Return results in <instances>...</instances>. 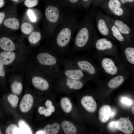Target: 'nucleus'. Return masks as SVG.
I'll return each instance as SVG.
<instances>
[{
	"mask_svg": "<svg viewBox=\"0 0 134 134\" xmlns=\"http://www.w3.org/2000/svg\"><path fill=\"white\" fill-rule=\"evenodd\" d=\"M124 79V78L122 75L117 76L112 78L109 81L108 86L110 88H116L123 83Z\"/></svg>",
	"mask_w": 134,
	"mask_h": 134,
	"instance_id": "nucleus-23",
	"label": "nucleus"
},
{
	"mask_svg": "<svg viewBox=\"0 0 134 134\" xmlns=\"http://www.w3.org/2000/svg\"><path fill=\"white\" fill-rule=\"evenodd\" d=\"M12 0L16 1V0Z\"/></svg>",
	"mask_w": 134,
	"mask_h": 134,
	"instance_id": "nucleus-51",
	"label": "nucleus"
},
{
	"mask_svg": "<svg viewBox=\"0 0 134 134\" xmlns=\"http://www.w3.org/2000/svg\"><path fill=\"white\" fill-rule=\"evenodd\" d=\"M4 24L7 27L13 30L18 29L20 26L19 21L15 18H10L6 19L4 22Z\"/></svg>",
	"mask_w": 134,
	"mask_h": 134,
	"instance_id": "nucleus-24",
	"label": "nucleus"
},
{
	"mask_svg": "<svg viewBox=\"0 0 134 134\" xmlns=\"http://www.w3.org/2000/svg\"><path fill=\"white\" fill-rule=\"evenodd\" d=\"M36 65L34 70L35 75L32 79V84L35 88L40 90L47 91L50 88V85L46 77L50 74Z\"/></svg>",
	"mask_w": 134,
	"mask_h": 134,
	"instance_id": "nucleus-6",
	"label": "nucleus"
},
{
	"mask_svg": "<svg viewBox=\"0 0 134 134\" xmlns=\"http://www.w3.org/2000/svg\"><path fill=\"white\" fill-rule=\"evenodd\" d=\"M111 108L107 105H102L99 111V119L102 123H105L109 120L110 116Z\"/></svg>",
	"mask_w": 134,
	"mask_h": 134,
	"instance_id": "nucleus-19",
	"label": "nucleus"
},
{
	"mask_svg": "<svg viewBox=\"0 0 134 134\" xmlns=\"http://www.w3.org/2000/svg\"><path fill=\"white\" fill-rule=\"evenodd\" d=\"M123 4H124L129 3H133L134 0H119Z\"/></svg>",
	"mask_w": 134,
	"mask_h": 134,
	"instance_id": "nucleus-42",
	"label": "nucleus"
},
{
	"mask_svg": "<svg viewBox=\"0 0 134 134\" xmlns=\"http://www.w3.org/2000/svg\"><path fill=\"white\" fill-rule=\"evenodd\" d=\"M119 0H109L106 7L102 8L105 11L125 21L131 22L132 11L122 6Z\"/></svg>",
	"mask_w": 134,
	"mask_h": 134,
	"instance_id": "nucleus-2",
	"label": "nucleus"
},
{
	"mask_svg": "<svg viewBox=\"0 0 134 134\" xmlns=\"http://www.w3.org/2000/svg\"><path fill=\"white\" fill-rule=\"evenodd\" d=\"M46 109L43 106H40L38 109V112L40 114L43 115L44 114Z\"/></svg>",
	"mask_w": 134,
	"mask_h": 134,
	"instance_id": "nucleus-39",
	"label": "nucleus"
},
{
	"mask_svg": "<svg viewBox=\"0 0 134 134\" xmlns=\"http://www.w3.org/2000/svg\"><path fill=\"white\" fill-rule=\"evenodd\" d=\"M114 24L127 40H130L133 34L132 27L125 21L121 19L111 18Z\"/></svg>",
	"mask_w": 134,
	"mask_h": 134,
	"instance_id": "nucleus-8",
	"label": "nucleus"
},
{
	"mask_svg": "<svg viewBox=\"0 0 134 134\" xmlns=\"http://www.w3.org/2000/svg\"><path fill=\"white\" fill-rule=\"evenodd\" d=\"M116 112L114 110H111L110 117L111 118H113L115 115Z\"/></svg>",
	"mask_w": 134,
	"mask_h": 134,
	"instance_id": "nucleus-43",
	"label": "nucleus"
},
{
	"mask_svg": "<svg viewBox=\"0 0 134 134\" xmlns=\"http://www.w3.org/2000/svg\"><path fill=\"white\" fill-rule=\"evenodd\" d=\"M96 26L100 33L105 36L113 37L111 34L107 16L99 11H95Z\"/></svg>",
	"mask_w": 134,
	"mask_h": 134,
	"instance_id": "nucleus-7",
	"label": "nucleus"
},
{
	"mask_svg": "<svg viewBox=\"0 0 134 134\" xmlns=\"http://www.w3.org/2000/svg\"><path fill=\"white\" fill-rule=\"evenodd\" d=\"M41 39V35L39 32H34L32 33L29 36V42L32 44L37 43Z\"/></svg>",
	"mask_w": 134,
	"mask_h": 134,
	"instance_id": "nucleus-29",
	"label": "nucleus"
},
{
	"mask_svg": "<svg viewBox=\"0 0 134 134\" xmlns=\"http://www.w3.org/2000/svg\"><path fill=\"white\" fill-rule=\"evenodd\" d=\"M38 3L37 0H26L24 2L25 5L29 7L35 6Z\"/></svg>",
	"mask_w": 134,
	"mask_h": 134,
	"instance_id": "nucleus-33",
	"label": "nucleus"
},
{
	"mask_svg": "<svg viewBox=\"0 0 134 134\" xmlns=\"http://www.w3.org/2000/svg\"><path fill=\"white\" fill-rule=\"evenodd\" d=\"M17 128V127L15 125H10L6 128L5 133L6 134H14Z\"/></svg>",
	"mask_w": 134,
	"mask_h": 134,
	"instance_id": "nucleus-32",
	"label": "nucleus"
},
{
	"mask_svg": "<svg viewBox=\"0 0 134 134\" xmlns=\"http://www.w3.org/2000/svg\"><path fill=\"white\" fill-rule=\"evenodd\" d=\"M61 107L65 113H68L71 111L72 105L69 99L67 97L62 98L60 101Z\"/></svg>",
	"mask_w": 134,
	"mask_h": 134,
	"instance_id": "nucleus-25",
	"label": "nucleus"
},
{
	"mask_svg": "<svg viewBox=\"0 0 134 134\" xmlns=\"http://www.w3.org/2000/svg\"><path fill=\"white\" fill-rule=\"evenodd\" d=\"M115 125L117 129L125 134H131L134 130L131 122L126 118H120L116 122Z\"/></svg>",
	"mask_w": 134,
	"mask_h": 134,
	"instance_id": "nucleus-10",
	"label": "nucleus"
},
{
	"mask_svg": "<svg viewBox=\"0 0 134 134\" xmlns=\"http://www.w3.org/2000/svg\"><path fill=\"white\" fill-rule=\"evenodd\" d=\"M59 57L53 51L40 52L36 56V65L53 77H58L62 75L60 68L61 58Z\"/></svg>",
	"mask_w": 134,
	"mask_h": 134,
	"instance_id": "nucleus-1",
	"label": "nucleus"
},
{
	"mask_svg": "<svg viewBox=\"0 0 134 134\" xmlns=\"http://www.w3.org/2000/svg\"><path fill=\"white\" fill-rule=\"evenodd\" d=\"M0 47L5 51H13L15 49V46L10 38L3 37L0 39Z\"/></svg>",
	"mask_w": 134,
	"mask_h": 134,
	"instance_id": "nucleus-20",
	"label": "nucleus"
},
{
	"mask_svg": "<svg viewBox=\"0 0 134 134\" xmlns=\"http://www.w3.org/2000/svg\"><path fill=\"white\" fill-rule=\"evenodd\" d=\"M73 59L77 66L83 72L91 75L95 73L96 70L94 67L87 60L77 57H75Z\"/></svg>",
	"mask_w": 134,
	"mask_h": 134,
	"instance_id": "nucleus-9",
	"label": "nucleus"
},
{
	"mask_svg": "<svg viewBox=\"0 0 134 134\" xmlns=\"http://www.w3.org/2000/svg\"><path fill=\"white\" fill-rule=\"evenodd\" d=\"M33 102L34 99L32 96L29 94H25L23 97L19 104L21 111L24 113L28 112L32 108Z\"/></svg>",
	"mask_w": 134,
	"mask_h": 134,
	"instance_id": "nucleus-14",
	"label": "nucleus"
},
{
	"mask_svg": "<svg viewBox=\"0 0 134 134\" xmlns=\"http://www.w3.org/2000/svg\"><path fill=\"white\" fill-rule=\"evenodd\" d=\"M62 128L66 134H75L77 133V129L75 126L71 122L67 121L62 122Z\"/></svg>",
	"mask_w": 134,
	"mask_h": 134,
	"instance_id": "nucleus-21",
	"label": "nucleus"
},
{
	"mask_svg": "<svg viewBox=\"0 0 134 134\" xmlns=\"http://www.w3.org/2000/svg\"><path fill=\"white\" fill-rule=\"evenodd\" d=\"M7 100L13 108L16 107L19 101V98L16 95L10 94L7 97Z\"/></svg>",
	"mask_w": 134,
	"mask_h": 134,
	"instance_id": "nucleus-31",
	"label": "nucleus"
},
{
	"mask_svg": "<svg viewBox=\"0 0 134 134\" xmlns=\"http://www.w3.org/2000/svg\"><path fill=\"white\" fill-rule=\"evenodd\" d=\"M5 16V14L4 12H0V25L2 22Z\"/></svg>",
	"mask_w": 134,
	"mask_h": 134,
	"instance_id": "nucleus-41",
	"label": "nucleus"
},
{
	"mask_svg": "<svg viewBox=\"0 0 134 134\" xmlns=\"http://www.w3.org/2000/svg\"><path fill=\"white\" fill-rule=\"evenodd\" d=\"M93 24L90 27H83L78 31L75 39V47L71 51L72 54L85 47L89 42L91 35L96 34V32Z\"/></svg>",
	"mask_w": 134,
	"mask_h": 134,
	"instance_id": "nucleus-5",
	"label": "nucleus"
},
{
	"mask_svg": "<svg viewBox=\"0 0 134 134\" xmlns=\"http://www.w3.org/2000/svg\"><path fill=\"white\" fill-rule=\"evenodd\" d=\"M52 113V112L49 110L47 108L46 109L44 114L45 117H48L51 115Z\"/></svg>",
	"mask_w": 134,
	"mask_h": 134,
	"instance_id": "nucleus-40",
	"label": "nucleus"
},
{
	"mask_svg": "<svg viewBox=\"0 0 134 134\" xmlns=\"http://www.w3.org/2000/svg\"><path fill=\"white\" fill-rule=\"evenodd\" d=\"M134 107L133 106L132 109V113L133 114H134Z\"/></svg>",
	"mask_w": 134,
	"mask_h": 134,
	"instance_id": "nucleus-47",
	"label": "nucleus"
},
{
	"mask_svg": "<svg viewBox=\"0 0 134 134\" xmlns=\"http://www.w3.org/2000/svg\"><path fill=\"white\" fill-rule=\"evenodd\" d=\"M125 54L127 61L131 64L134 65V48L128 47L125 50Z\"/></svg>",
	"mask_w": 134,
	"mask_h": 134,
	"instance_id": "nucleus-27",
	"label": "nucleus"
},
{
	"mask_svg": "<svg viewBox=\"0 0 134 134\" xmlns=\"http://www.w3.org/2000/svg\"><path fill=\"white\" fill-rule=\"evenodd\" d=\"M19 124L20 128L16 129L15 132L14 134H32L30 129L23 121H19Z\"/></svg>",
	"mask_w": 134,
	"mask_h": 134,
	"instance_id": "nucleus-26",
	"label": "nucleus"
},
{
	"mask_svg": "<svg viewBox=\"0 0 134 134\" xmlns=\"http://www.w3.org/2000/svg\"><path fill=\"white\" fill-rule=\"evenodd\" d=\"M71 33L67 28L63 29L58 34L55 40L56 46L53 50L58 56H63L67 53L66 48L71 40Z\"/></svg>",
	"mask_w": 134,
	"mask_h": 134,
	"instance_id": "nucleus-4",
	"label": "nucleus"
},
{
	"mask_svg": "<svg viewBox=\"0 0 134 134\" xmlns=\"http://www.w3.org/2000/svg\"><path fill=\"white\" fill-rule=\"evenodd\" d=\"M27 13L29 18L32 22H35L36 21V18L33 11L31 9H29Z\"/></svg>",
	"mask_w": 134,
	"mask_h": 134,
	"instance_id": "nucleus-35",
	"label": "nucleus"
},
{
	"mask_svg": "<svg viewBox=\"0 0 134 134\" xmlns=\"http://www.w3.org/2000/svg\"><path fill=\"white\" fill-rule=\"evenodd\" d=\"M81 102L84 108L89 112H94L97 110V103L92 96H85L81 100Z\"/></svg>",
	"mask_w": 134,
	"mask_h": 134,
	"instance_id": "nucleus-12",
	"label": "nucleus"
},
{
	"mask_svg": "<svg viewBox=\"0 0 134 134\" xmlns=\"http://www.w3.org/2000/svg\"><path fill=\"white\" fill-rule=\"evenodd\" d=\"M12 92L16 95H19L21 93L23 89L22 83L20 82L15 81L13 82L11 86Z\"/></svg>",
	"mask_w": 134,
	"mask_h": 134,
	"instance_id": "nucleus-28",
	"label": "nucleus"
},
{
	"mask_svg": "<svg viewBox=\"0 0 134 134\" xmlns=\"http://www.w3.org/2000/svg\"><path fill=\"white\" fill-rule=\"evenodd\" d=\"M45 14L47 19L50 22H56L59 18V10L58 8L54 6H48L46 8Z\"/></svg>",
	"mask_w": 134,
	"mask_h": 134,
	"instance_id": "nucleus-17",
	"label": "nucleus"
},
{
	"mask_svg": "<svg viewBox=\"0 0 134 134\" xmlns=\"http://www.w3.org/2000/svg\"><path fill=\"white\" fill-rule=\"evenodd\" d=\"M2 134V132L1 130L0 129V134Z\"/></svg>",
	"mask_w": 134,
	"mask_h": 134,
	"instance_id": "nucleus-48",
	"label": "nucleus"
},
{
	"mask_svg": "<svg viewBox=\"0 0 134 134\" xmlns=\"http://www.w3.org/2000/svg\"><path fill=\"white\" fill-rule=\"evenodd\" d=\"M47 108L52 113L54 112L55 110L54 106L52 104V101L50 100H47L45 103Z\"/></svg>",
	"mask_w": 134,
	"mask_h": 134,
	"instance_id": "nucleus-34",
	"label": "nucleus"
},
{
	"mask_svg": "<svg viewBox=\"0 0 134 134\" xmlns=\"http://www.w3.org/2000/svg\"><path fill=\"white\" fill-rule=\"evenodd\" d=\"M78 0H69L70 1L73 3H75L77 2Z\"/></svg>",
	"mask_w": 134,
	"mask_h": 134,
	"instance_id": "nucleus-46",
	"label": "nucleus"
},
{
	"mask_svg": "<svg viewBox=\"0 0 134 134\" xmlns=\"http://www.w3.org/2000/svg\"><path fill=\"white\" fill-rule=\"evenodd\" d=\"M5 74L3 65L0 61V76H4Z\"/></svg>",
	"mask_w": 134,
	"mask_h": 134,
	"instance_id": "nucleus-37",
	"label": "nucleus"
},
{
	"mask_svg": "<svg viewBox=\"0 0 134 134\" xmlns=\"http://www.w3.org/2000/svg\"><path fill=\"white\" fill-rule=\"evenodd\" d=\"M16 58V54L13 51H3L0 53V61L3 65L11 64Z\"/></svg>",
	"mask_w": 134,
	"mask_h": 134,
	"instance_id": "nucleus-18",
	"label": "nucleus"
},
{
	"mask_svg": "<svg viewBox=\"0 0 134 134\" xmlns=\"http://www.w3.org/2000/svg\"><path fill=\"white\" fill-rule=\"evenodd\" d=\"M116 122L115 121H112L109 124L108 127L109 129L111 130H115L116 129L115 127Z\"/></svg>",
	"mask_w": 134,
	"mask_h": 134,
	"instance_id": "nucleus-38",
	"label": "nucleus"
},
{
	"mask_svg": "<svg viewBox=\"0 0 134 134\" xmlns=\"http://www.w3.org/2000/svg\"><path fill=\"white\" fill-rule=\"evenodd\" d=\"M36 134H44L43 131H40L36 132Z\"/></svg>",
	"mask_w": 134,
	"mask_h": 134,
	"instance_id": "nucleus-45",
	"label": "nucleus"
},
{
	"mask_svg": "<svg viewBox=\"0 0 134 134\" xmlns=\"http://www.w3.org/2000/svg\"></svg>",
	"mask_w": 134,
	"mask_h": 134,
	"instance_id": "nucleus-50",
	"label": "nucleus"
},
{
	"mask_svg": "<svg viewBox=\"0 0 134 134\" xmlns=\"http://www.w3.org/2000/svg\"><path fill=\"white\" fill-rule=\"evenodd\" d=\"M95 46L97 50L100 51L110 50L114 47L112 42L105 38L97 39L95 42Z\"/></svg>",
	"mask_w": 134,
	"mask_h": 134,
	"instance_id": "nucleus-16",
	"label": "nucleus"
},
{
	"mask_svg": "<svg viewBox=\"0 0 134 134\" xmlns=\"http://www.w3.org/2000/svg\"><path fill=\"white\" fill-rule=\"evenodd\" d=\"M60 128V125L57 123L55 122L51 125L47 124L44 128L43 130L44 134H57L59 132Z\"/></svg>",
	"mask_w": 134,
	"mask_h": 134,
	"instance_id": "nucleus-22",
	"label": "nucleus"
},
{
	"mask_svg": "<svg viewBox=\"0 0 134 134\" xmlns=\"http://www.w3.org/2000/svg\"><path fill=\"white\" fill-rule=\"evenodd\" d=\"M4 4L3 0H0V8L2 7Z\"/></svg>",
	"mask_w": 134,
	"mask_h": 134,
	"instance_id": "nucleus-44",
	"label": "nucleus"
},
{
	"mask_svg": "<svg viewBox=\"0 0 134 134\" xmlns=\"http://www.w3.org/2000/svg\"><path fill=\"white\" fill-rule=\"evenodd\" d=\"M58 78V82L64 84V86L69 89L78 90L81 87V82L79 80L70 79L62 75Z\"/></svg>",
	"mask_w": 134,
	"mask_h": 134,
	"instance_id": "nucleus-11",
	"label": "nucleus"
},
{
	"mask_svg": "<svg viewBox=\"0 0 134 134\" xmlns=\"http://www.w3.org/2000/svg\"><path fill=\"white\" fill-rule=\"evenodd\" d=\"M34 29L33 26L31 24L27 22L22 23L21 26V30L24 34H28L31 33Z\"/></svg>",
	"mask_w": 134,
	"mask_h": 134,
	"instance_id": "nucleus-30",
	"label": "nucleus"
},
{
	"mask_svg": "<svg viewBox=\"0 0 134 134\" xmlns=\"http://www.w3.org/2000/svg\"><path fill=\"white\" fill-rule=\"evenodd\" d=\"M107 18L111 32L113 36L120 42H127V41H127V40L114 24L111 18L108 16Z\"/></svg>",
	"mask_w": 134,
	"mask_h": 134,
	"instance_id": "nucleus-15",
	"label": "nucleus"
},
{
	"mask_svg": "<svg viewBox=\"0 0 134 134\" xmlns=\"http://www.w3.org/2000/svg\"><path fill=\"white\" fill-rule=\"evenodd\" d=\"M84 1H87L88 0H82Z\"/></svg>",
	"mask_w": 134,
	"mask_h": 134,
	"instance_id": "nucleus-49",
	"label": "nucleus"
},
{
	"mask_svg": "<svg viewBox=\"0 0 134 134\" xmlns=\"http://www.w3.org/2000/svg\"><path fill=\"white\" fill-rule=\"evenodd\" d=\"M121 102L124 104L128 105H131L132 103L131 100L128 98L124 97L121 99Z\"/></svg>",
	"mask_w": 134,
	"mask_h": 134,
	"instance_id": "nucleus-36",
	"label": "nucleus"
},
{
	"mask_svg": "<svg viewBox=\"0 0 134 134\" xmlns=\"http://www.w3.org/2000/svg\"><path fill=\"white\" fill-rule=\"evenodd\" d=\"M101 66L105 72L108 74L113 75L117 73V67L114 61L110 58H103L102 61Z\"/></svg>",
	"mask_w": 134,
	"mask_h": 134,
	"instance_id": "nucleus-13",
	"label": "nucleus"
},
{
	"mask_svg": "<svg viewBox=\"0 0 134 134\" xmlns=\"http://www.w3.org/2000/svg\"><path fill=\"white\" fill-rule=\"evenodd\" d=\"M61 64L63 67L62 71L63 76L76 80H80L84 76V72L77 66L73 59L62 58H61Z\"/></svg>",
	"mask_w": 134,
	"mask_h": 134,
	"instance_id": "nucleus-3",
	"label": "nucleus"
}]
</instances>
